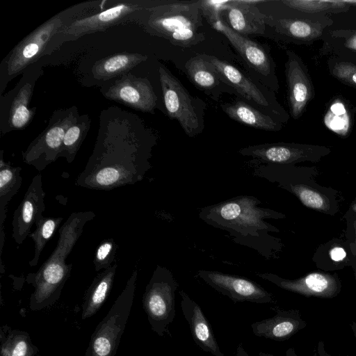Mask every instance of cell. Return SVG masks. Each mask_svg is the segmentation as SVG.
I'll return each instance as SVG.
<instances>
[{"label": "cell", "instance_id": "cell-1", "mask_svg": "<svg viewBox=\"0 0 356 356\" xmlns=\"http://www.w3.org/2000/svg\"><path fill=\"white\" fill-rule=\"evenodd\" d=\"M134 131H99L76 186L108 191L140 181L151 168L152 138Z\"/></svg>", "mask_w": 356, "mask_h": 356}, {"label": "cell", "instance_id": "cell-2", "mask_svg": "<svg viewBox=\"0 0 356 356\" xmlns=\"http://www.w3.org/2000/svg\"><path fill=\"white\" fill-rule=\"evenodd\" d=\"M259 199L240 195L202 208L199 217L208 225L228 232L233 240L257 250L267 258V238L269 232L276 228L266 219L280 218L282 213L259 207Z\"/></svg>", "mask_w": 356, "mask_h": 356}, {"label": "cell", "instance_id": "cell-3", "mask_svg": "<svg viewBox=\"0 0 356 356\" xmlns=\"http://www.w3.org/2000/svg\"><path fill=\"white\" fill-rule=\"evenodd\" d=\"M144 26L150 34L163 38L172 44L191 47L206 38L202 31L200 2L172 3L145 8Z\"/></svg>", "mask_w": 356, "mask_h": 356}, {"label": "cell", "instance_id": "cell-4", "mask_svg": "<svg viewBox=\"0 0 356 356\" xmlns=\"http://www.w3.org/2000/svg\"><path fill=\"white\" fill-rule=\"evenodd\" d=\"M95 217V213L90 211L73 212L62 225L54 251L36 273L29 274L35 286L36 299L49 298L60 291L72 268V264H67L65 260L81 236L86 224Z\"/></svg>", "mask_w": 356, "mask_h": 356}, {"label": "cell", "instance_id": "cell-5", "mask_svg": "<svg viewBox=\"0 0 356 356\" xmlns=\"http://www.w3.org/2000/svg\"><path fill=\"white\" fill-rule=\"evenodd\" d=\"M163 103L168 116L176 120L189 137L202 132L206 104L193 97L165 67L159 69Z\"/></svg>", "mask_w": 356, "mask_h": 356}, {"label": "cell", "instance_id": "cell-6", "mask_svg": "<svg viewBox=\"0 0 356 356\" xmlns=\"http://www.w3.org/2000/svg\"><path fill=\"white\" fill-rule=\"evenodd\" d=\"M179 286L172 272L157 265L146 286L143 303L152 329L160 336L170 334L176 315L175 292Z\"/></svg>", "mask_w": 356, "mask_h": 356}, {"label": "cell", "instance_id": "cell-7", "mask_svg": "<svg viewBox=\"0 0 356 356\" xmlns=\"http://www.w3.org/2000/svg\"><path fill=\"white\" fill-rule=\"evenodd\" d=\"M75 106L54 113L47 128L22 154L23 161L42 171L58 158L68 128L79 118Z\"/></svg>", "mask_w": 356, "mask_h": 356}, {"label": "cell", "instance_id": "cell-8", "mask_svg": "<svg viewBox=\"0 0 356 356\" xmlns=\"http://www.w3.org/2000/svg\"><path fill=\"white\" fill-rule=\"evenodd\" d=\"M266 22L282 40L297 44H310L322 39L325 31L332 25L333 19L327 15L294 10V15L289 17L266 16Z\"/></svg>", "mask_w": 356, "mask_h": 356}, {"label": "cell", "instance_id": "cell-9", "mask_svg": "<svg viewBox=\"0 0 356 356\" xmlns=\"http://www.w3.org/2000/svg\"><path fill=\"white\" fill-rule=\"evenodd\" d=\"M65 26L62 17L54 16L22 39L8 55L7 75L13 77L35 62L52 37Z\"/></svg>", "mask_w": 356, "mask_h": 356}, {"label": "cell", "instance_id": "cell-10", "mask_svg": "<svg viewBox=\"0 0 356 356\" xmlns=\"http://www.w3.org/2000/svg\"><path fill=\"white\" fill-rule=\"evenodd\" d=\"M197 276L218 292L229 298L234 303H276L271 293L247 277L209 270H199Z\"/></svg>", "mask_w": 356, "mask_h": 356}, {"label": "cell", "instance_id": "cell-11", "mask_svg": "<svg viewBox=\"0 0 356 356\" xmlns=\"http://www.w3.org/2000/svg\"><path fill=\"white\" fill-rule=\"evenodd\" d=\"M329 152L323 146L274 143L250 145L243 147L238 153L251 157L264 164H290L305 160L317 159Z\"/></svg>", "mask_w": 356, "mask_h": 356}, {"label": "cell", "instance_id": "cell-12", "mask_svg": "<svg viewBox=\"0 0 356 356\" xmlns=\"http://www.w3.org/2000/svg\"><path fill=\"white\" fill-rule=\"evenodd\" d=\"M285 76L291 116L297 120L315 96L314 87L307 66L293 51H286Z\"/></svg>", "mask_w": 356, "mask_h": 356}, {"label": "cell", "instance_id": "cell-13", "mask_svg": "<svg viewBox=\"0 0 356 356\" xmlns=\"http://www.w3.org/2000/svg\"><path fill=\"white\" fill-rule=\"evenodd\" d=\"M45 192L42 188V176L36 175L32 179L21 203L13 213L12 237L18 245L31 234L36 221L45 209Z\"/></svg>", "mask_w": 356, "mask_h": 356}, {"label": "cell", "instance_id": "cell-14", "mask_svg": "<svg viewBox=\"0 0 356 356\" xmlns=\"http://www.w3.org/2000/svg\"><path fill=\"white\" fill-rule=\"evenodd\" d=\"M109 99L143 112L153 113L157 97L146 78L124 74L115 81L104 94Z\"/></svg>", "mask_w": 356, "mask_h": 356}, {"label": "cell", "instance_id": "cell-15", "mask_svg": "<svg viewBox=\"0 0 356 356\" xmlns=\"http://www.w3.org/2000/svg\"><path fill=\"white\" fill-rule=\"evenodd\" d=\"M211 26L227 38L235 50L255 72L263 77L272 78L277 81L275 75V63L261 45L232 30L221 18Z\"/></svg>", "mask_w": 356, "mask_h": 356}, {"label": "cell", "instance_id": "cell-16", "mask_svg": "<svg viewBox=\"0 0 356 356\" xmlns=\"http://www.w3.org/2000/svg\"><path fill=\"white\" fill-rule=\"evenodd\" d=\"M143 8L138 3L122 2L104 11L77 19L65 26L58 33L79 38L86 34L104 31Z\"/></svg>", "mask_w": 356, "mask_h": 356}, {"label": "cell", "instance_id": "cell-17", "mask_svg": "<svg viewBox=\"0 0 356 356\" xmlns=\"http://www.w3.org/2000/svg\"><path fill=\"white\" fill-rule=\"evenodd\" d=\"M257 275L283 289L305 296L332 298L340 291V284L336 278L321 273H312L294 280L268 273H258Z\"/></svg>", "mask_w": 356, "mask_h": 356}, {"label": "cell", "instance_id": "cell-18", "mask_svg": "<svg viewBox=\"0 0 356 356\" xmlns=\"http://www.w3.org/2000/svg\"><path fill=\"white\" fill-rule=\"evenodd\" d=\"M271 309L276 312L275 316L250 325L255 336L284 341L307 326V322L298 309L286 310L277 306L271 307Z\"/></svg>", "mask_w": 356, "mask_h": 356}, {"label": "cell", "instance_id": "cell-19", "mask_svg": "<svg viewBox=\"0 0 356 356\" xmlns=\"http://www.w3.org/2000/svg\"><path fill=\"white\" fill-rule=\"evenodd\" d=\"M333 19V18H332ZM323 46L320 49L323 55L336 56L356 64V19L334 20L324 33Z\"/></svg>", "mask_w": 356, "mask_h": 356}, {"label": "cell", "instance_id": "cell-20", "mask_svg": "<svg viewBox=\"0 0 356 356\" xmlns=\"http://www.w3.org/2000/svg\"><path fill=\"white\" fill-rule=\"evenodd\" d=\"M181 308L185 319L188 323L192 337L203 351L214 356H224L221 351L210 323L200 305L184 290L179 291Z\"/></svg>", "mask_w": 356, "mask_h": 356}, {"label": "cell", "instance_id": "cell-21", "mask_svg": "<svg viewBox=\"0 0 356 356\" xmlns=\"http://www.w3.org/2000/svg\"><path fill=\"white\" fill-rule=\"evenodd\" d=\"M261 1L231 0L227 10V24L236 33L248 35H262L264 33L266 16L260 12L255 3Z\"/></svg>", "mask_w": 356, "mask_h": 356}, {"label": "cell", "instance_id": "cell-22", "mask_svg": "<svg viewBox=\"0 0 356 356\" xmlns=\"http://www.w3.org/2000/svg\"><path fill=\"white\" fill-rule=\"evenodd\" d=\"M202 56L213 65L221 80L241 96L261 107H270L261 89L236 67L214 56L202 54Z\"/></svg>", "mask_w": 356, "mask_h": 356}, {"label": "cell", "instance_id": "cell-23", "mask_svg": "<svg viewBox=\"0 0 356 356\" xmlns=\"http://www.w3.org/2000/svg\"><path fill=\"white\" fill-rule=\"evenodd\" d=\"M37 76L22 79L10 97L11 101L6 105L5 132L12 130H20L27 127L33 119L35 108H30V102Z\"/></svg>", "mask_w": 356, "mask_h": 356}, {"label": "cell", "instance_id": "cell-24", "mask_svg": "<svg viewBox=\"0 0 356 356\" xmlns=\"http://www.w3.org/2000/svg\"><path fill=\"white\" fill-rule=\"evenodd\" d=\"M185 70L188 79L197 88L218 101L222 92V84H226L202 54L191 58L185 64Z\"/></svg>", "mask_w": 356, "mask_h": 356}, {"label": "cell", "instance_id": "cell-25", "mask_svg": "<svg viewBox=\"0 0 356 356\" xmlns=\"http://www.w3.org/2000/svg\"><path fill=\"white\" fill-rule=\"evenodd\" d=\"M222 111L231 119L251 127L276 131L282 129L281 122L257 110L243 101H235L220 105Z\"/></svg>", "mask_w": 356, "mask_h": 356}, {"label": "cell", "instance_id": "cell-26", "mask_svg": "<svg viewBox=\"0 0 356 356\" xmlns=\"http://www.w3.org/2000/svg\"><path fill=\"white\" fill-rule=\"evenodd\" d=\"M147 55L138 53H118L97 61L92 73L96 79L108 80L124 74L147 59Z\"/></svg>", "mask_w": 356, "mask_h": 356}, {"label": "cell", "instance_id": "cell-27", "mask_svg": "<svg viewBox=\"0 0 356 356\" xmlns=\"http://www.w3.org/2000/svg\"><path fill=\"white\" fill-rule=\"evenodd\" d=\"M22 168L14 167L3 159V151L0 159V231L3 230V222L6 218L7 205L17 194L22 184L20 175Z\"/></svg>", "mask_w": 356, "mask_h": 356}, {"label": "cell", "instance_id": "cell-28", "mask_svg": "<svg viewBox=\"0 0 356 356\" xmlns=\"http://www.w3.org/2000/svg\"><path fill=\"white\" fill-rule=\"evenodd\" d=\"M286 7L310 14H339L348 12L350 6L344 0H283Z\"/></svg>", "mask_w": 356, "mask_h": 356}, {"label": "cell", "instance_id": "cell-29", "mask_svg": "<svg viewBox=\"0 0 356 356\" xmlns=\"http://www.w3.org/2000/svg\"><path fill=\"white\" fill-rule=\"evenodd\" d=\"M90 120L88 115L79 116L67 130L59 157L72 163L78 152L89 129Z\"/></svg>", "mask_w": 356, "mask_h": 356}, {"label": "cell", "instance_id": "cell-30", "mask_svg": "<svg viewBox=\"0 0 356 356\" xmlns=\"http://www.w3.org/2000/svg\"><path fill=\"white\" fill-rule=\"evenodd\" d=\"M63 218L60 217H44L35 222V229L31 232L29 237L34 242V254L29 261L30 266H35L39 261L42 250L48 241L52 237Z\"/></svg>", "mask_w": 356, "mask_h": 356}, {"label": "cell", "instance_id": "cell-31", "mask_svg": "<svg viewBox=\"0 0 356 356\" xmlns=\"http://www.w3.org/2000/svg\"><path fill=\"white\" fill-rule=\"evenodd\" d=\"M117 267L118 264L115 261L94 279L88 293L89 304L91 307H99L106 299L112 287Z\"/></svg>", "mask_w": 356, "mask_h": 356}, {"label": "cell", "instance_id": "cell-32", "mask_svg": "<svg viewBox=\"0 0 356 356\" xmlns=\"http://www.w3.org/2000/svg\"><path fill=\"white\" fill-rule=\"evenodd\" d=\"M329 73L343 84L356 88V64L336 56H329Z\"/></svg>", "mask_w": 356, "mask_h": 356}, {"label": "cell", "instance_id": "cell-33", "mask_svg": "<svg viewBox=\"0 0 356 356\" xmlns=\"http://www.w3.org/2000/svg\"><path fill=\"white\" fill-rule=\"evenodd\" d=\"M117 250L118 245L113 238H108L102 241L95 253V270L99 271L109 268L115 262Z\"/></svg>", "mask_w": 356, "mask_h": 356}, {"label": "cell", "instance_id": "cell-34", "mask_svg": "<svg viewBox=\"0 0 356 356\" xmlns=\"http://www.w3.org/2000/svg\"><path fill=\"white\" fill-rule=\"evenodd\" d=\"M289 186L291 191L296 194L305 205L318 209L325 207V200L317 192L299 185L290 184Z\"/></svg>", "mask_w": 356, "mask_h": 356}, {"label": "cell", "instance_id": "cell-35", "mask_svg": "<svg viewBox=\"0 0 356 356\" xmlns=\"http://www.w3.org/2000/svg\"><path fill=\"white\" fill-rule=\"evenodd\" d=\"M202 15L211 25L220 19V13L227 8L229 1H199Z\"/></svg>", "mask_w": 356, "mask_h": 356}, {"label": "cell", "instance_id": "cell-36", "mask_svg": "<svg viewBox=\"0 0 356 356\" xmlns=\"http://www.w3.org/2000/svg\"><path fill=\"white\" fill-rule=\"evenodd\" d=\"M93 348L97 356H108L111 350V343L106 338L101 337L95 341Z\"/></svg>", "mask_w": 356, "mask_h": 356}, {"label": "cell", "instance_id": "cell-37", "mask_svg": "<svg viewBox=\"0 0 356 356\" xmlns=\"http://www.w3.org/2000/svg\"><path fill=\"white\" fill-rule=\"evenodd\" d=\"M27 351V344L24 341L17 342L14 347L11 356H25Z\"/></svg>", "mask_w": 356, "mask_h": 356}, {"label": "cell", "instance_id": "cell-38", "mask_svg": "<svg viewBox=\"0 0 356 356\" xmlns=\"http://www.w3.org/2000/svg\"><path fill=\"white\" fill-rule=\"evenodd\" d=\"M346 252L341 248H334L330 251V256L334 261H341L346 257Z\"/></svg>", "mask_w": 356, "mask_h": 356}, {"label": "cell", "instance_id": "cell-39", "mask_svg": "<svg viewBox=\"0 0 356 356\" xmlns=\"http://www.w3.org/2000/svg\"><path fill=\"white\" fill-rule=\"evenodd\" d=\"M316 353V356H332L325 350V344L322 340L318 341L317 343Z\"/></svg>", "mask_w": 356, "mask_h": 356}, {"label": "cell", "instance_id": "cell-40", "mask_svg": "<svg viewBox=\"0 0 356 356\" xmlns=\"http://www.w3.org/2000/svg\"><path fill=\"white\" fill-rule=\"evenodd\" d=\"M259 356H275L272 354L266 353L263 352L259 353ZM284 356H298L293 348H289L285 353Z\"/></svg>", "mask_w": 356, "mask_h": 356}, {"label": "cell", "instance_id": "cell-41", "mask_svg": "<svg viewBox=\"0 0 356 356\" xmlns=\"http://www.w3.org/2000/svg\"><path fill=\"white\" fill-rule=\"evenodd\" d=\"M235 356H249L248 353L244 349L242 343H239L236 348Z\"/></svg>", "mask_w": 356, "mask_h": 356}, {"label": "cell", "instance_id": "cell-42", "mask_svg": "<svg viewBox=\"0 0 356 356\" xmlns=\"http://www.w3.org/2000/svg\"><path fill=\"white\" fill-rule=\"evenodd\" d=\"M350 327L351 328L354 337L356 339V322L352 321L351 323H350Z\"/></svg>", "mask_w": 356, "mask_h": 356}, {"label": "cell", "instance_id": "cell-43", "mask_svg": "<svg viewBox=\"0 0 356 356\" xmlns=\"http://www.w3.org/2000/svg\"><path fill=\"white\" fill-rule=\"evenodd\" d=\"M350 6L356 7V0H344Z\"/></svg>", "mask_w": 356, "mask_h": 356}]
</instances>
